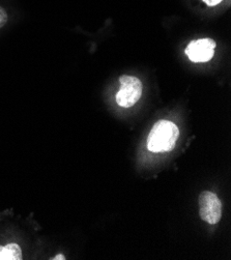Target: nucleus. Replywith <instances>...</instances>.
I'll use <instances>...</instances> for the list:
<instances>
[{"label":"nucleus","instance_id":"f257e3e1","mask_svg":"<svg viewBox=\"0 0 231 260\" xmlns=\"http://www.w3.org/2000/svg\"><path fill=\"white\" fill-rule=\"evenodd\" d=\"M179 137L177 125L166 119H161L155 123L147 137V148L151 152H169L175 145Z\"/></svg>","mask_w":231,"mask_h":260},{"label":"nucleus","instance_id":"f03ea898","mask_svg":"<svg viewBox=\"0 0 231 260\" xmlns=\"http://www.w3.org/2000/svg\"><path fill=\"white\" fill-rule=\"evenodd\" d=\"M120 88L116 93L117 105L130 108L140 100L143 91L142 82L136 77L123 75L119 78Z\"/></svg>","mask_w":231,"mask_h":260},{"label":"nucleus","instance_id":"7ed1b4c3","mask_svg":"<svg viewBox=\"0 0 231 260\" xmlns=\"http://www.w3.org/2000/svg\"><path fill=\"white\" fill-rule=\"evenodd\" d=\"M200 218L211 225H216L222 218V202L219 197L210 191H204L199 196Z\"/></svg>","mask_w":231,"mask_h":260},{"label":"nucleus","instance_id":"20e7f679","mask_svg":"<svg viewBox=\"0 0 231 260\" xmlns=\"http://www.w3.org/2000/svg\"><path fill=\"white\" fill-rule=\"evenodd\" d=\"M216 46L212 39H200L192 41L185 52L192 62H208L214 57Z\"/></svg>","mask_w":231,"mask_h":260},{"label":"nucleus","instance_id":"39448f33","mask_svg":"<svg viewBox=\"0 0 231 260\" xmlns=\"http://www.w3.org/2000/svg\"><path fill=\"white\" fill-rule=\"evenodd\" d=\"M8 21H9L8 13L6 12V10L4 8L0 7V29L5 27L6 24L8 23Z\"/></svg>","mask_w":231,"mask_h":260},{"label":"nucleus","instance_id":"423d86ee","mask_svg":"<svg viewBox=\"0 0 231 260\" xmlns=\"http://www.w3.org/2000/svg\"><path fill=\"white\" fill-rule=\"evenodd\" d=\"M203 2L207 4L209 7H215L219 4H221L223 0H203Z\"/></svg>","mask_w":231,"mask_h":260}]
</instances>
